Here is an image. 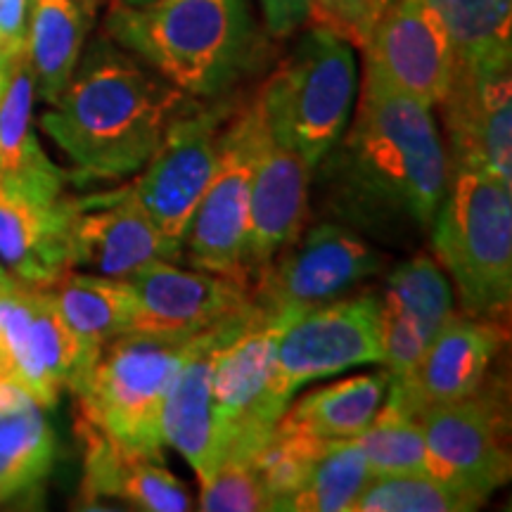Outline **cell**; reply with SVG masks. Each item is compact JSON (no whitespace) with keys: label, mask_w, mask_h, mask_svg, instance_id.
Instances as JSON below:
<instances>
[{"label":"cell","mask_w":512,"mask_h":512,"mask_svg":"<svg viewBox=\"0 0 512 512\" xmlns=\"http://www.w3.org/2000/svg\"><path fill=\"white\" fill-rule=\"evenodd\" d=\"M235 316L200 332L195 349L185 358L164 396L159 415L164 444L174 446L188 460L200 484H207L221 463L219 434L211 411V354Z\"/></svg>","instance_id":"cell-21"},{"label":"cell","mask_w":512,"mask_h":512,"mask_svg":"<svg viewBox=\"0 0 512 512\" xmlns=\"http://www.w3.org/2000/svg\"><path fill=\"white\" fill-rule=\"evenodd\" d=\"M19 57V55H17ZM12 62H15V57H10L5 53L3 48H0V95L5 91V83H8V76H10V69H12Z\"/></svg>","instance_id":"cell-38"},{"label":"cell","mask_w":512,"mask_h":512,"mask_svg":"<svg viewBox=\"0 0 512 512\" xmlns=\"http://www.w3.org/2000/svg\"><path fill=\"white\" fill-rule=\"evenodd\" d=\"M12 283H15V278H10V275L5 273L3 268H0V292H3V290H8V287H10Z\"/></svg>","instance_id":"cell-39"},{"label":"cell","mask_w":512,"mask_h":512,"mask_svg":"<svg viewBox=\"0 0 512 512\" xmlns=\"http://www.w3.org/2000/svg\"><path fill=\"white\" fill-rule=\"evenodd\" d=\"M91 358L57 313L46 287L15 280L0 292V382L55 408L91 368Z\"/></svg>","instance_id":"cell-11"},{"label":"cell","mask_w":512,"mask_h":512,"mask_svg":"<svg viewBox=\"0 0 512 512\" xmlns=\"http://www.w3.org/2000/svg\"><path fill=\"white\" fill-rule=\"evenodd\" d=\"M384 266V256L354 228L323 221L299 233L249 285L266 316L292 320L344 297Z\"/></svg>","instance_id":"cell-8"},{"label":"cell","mask_w":512,"mask_h":512,"mask_svg":"<svg viewBox=\"0 0 512 512\" xmlns=\"http://www.w3.org/2000/svg\"><path fill=\"white\" fill-rule=\"evenodd\" d=\"M392 0H309L311 27L328 29L332 34L363 50L375 24Z\"/></svg>","instance_id":"cell-34"},{"label":"cell","mask_w":512,"mask_h":512,"mask_svg":"<svg viewBox=\"0 0 512 512\" xmlns=\"http://www.w3.org/2000/svg\"><path fill=\"white\" fill-rule=\"evenodd\" d=\"M235 110L230 95L219 100H188L166 126L143 174L131 183L138 202L171 245L183 249L197 202L216 174L223 126Z\"/></svg>","instance_id":"cell-9"},{"label":"cell","mask_w":512,"mask_h":512,"mask_svg":"<svg viewBox=\"0 0 512 512\" xmlns=\"http://www.w3.org/2000/svg\"><path fill=\"white\" fill-rule=\"evenodd\" d=\"M311 183L313 169L302 152L275 136L266 119L261 121L249 190L245 254L249 285L304 230Z\"/></svg>","instance_id":"cell-18"},{"label":"cell","mask_w":512,"mask_h":512,"mask_svg":"<svg viewBox=\"0 0 512 512\" xmlns=\"http://www.w3.org/2000/svg\"><path fill=\"white\" fill-rule=\"evenodd\" d=\"M373 472L356 439H330L287 501L290 512H351Z\"/></svg>","instance_id":"cell-29"},{"label":"cell","mask_w":512,"mask_h":512,"mask_svg":"<svg viewBox=\"0 0 512 512\" xmlns=\"http://www.w3.org/2000/svg\"><path fill=\"white\" fill-rule=\"evenodd\" d=\"M363 55V79L408 95L425 107H439L456 72L451 34L427 0H392Z\"/></svg>","instance_id":"cell-15"},{"label":"cell","mask_w":512,"mask_h":512,"mask_svg":"<svg viewBox=\"0 0 512 512\" xmlns=\"http://www.w3.org/2000/svg\"><path fill=\"white\" fill-rule=\"evenodd\" d=\"M432 247L467 316L496 318L512 299V183L472 166L448 169Z\"/></svg>","instance_id":"cell-5"},{"label":"cell","mask_w":512,"mask_h":512,"mask_svg":"<svg viewBox=\"0 0 512 512\" xmlns=\"http://www.w3.org/2000/svg\"><path fill=\"white\" fill-rule=\"evenodd\" d=\"M503 347V325L494 318L451 313L411 373L389 377L387 401L403 413L453 403L475 394Z\"/></svg>","instance_id":"cell-17"},{"label":"cell","mask_w":512,"mask_h":512,"mask_svg":"<svg viewBox=\"0 0 512 512\" xmlns=\"http://www.w3.org/2000/svg\"><path fill=\"white\" fill-rule=\"evenodd\" d=\"M31 399L27 392H22V389L17 387V384H10V382H0V413L8 411V408H15L19 406L22 401Z\"/></svg>","instance_id":"cell-37"},{"label":"cell","mask_w":512,"mask_h":512,"mask_svg":"<svg viewBox=\"0 0 512 512\" xmlns=\"http://www.w3.org/2000/svg\"><path fill=\"white\" fill-rule=\"evenodd\" d=\"M0 259L17 280L46 287L69 268L67 195L36 202L0 188Z\"/></svg>","instance_id":"cell-24"},{"label":"cell","mask_w":512,"mask_h":512,"mask_svg":"<svg viewBox=\"0 0 512 512\" xmlns=\"http://www.w3.org/2000/svg\"><path fill=\"white\" fill-rule=\"evenodd\" d=\"M34 95V74L22 53L0 95V188L36 202H57L72 174L50 162L38 143L31 126Z\"/></svg>","instance_id":"cell-23"},{"label":"cell","mask_w":512,"mask_h":512,"mask_svg":"<svg viewBox=\"0 0 512 512\" xmlns=\"http://www.w3.org/2000/svg\"><path fill=\"white\" fill-rule=\"evenodd\" d=\"M479 505L432 472L382 475L368 482L351 512H463Z\"/></svg>","instance_id":"cell-32"},{"label":"cell","mask_w":512,"mask_h":512,"mask_svg":"<svg viewBox=\"0 0 512 512\" xmlns=\"http://www.w3.org/2000/svg\"><path fill=\"white\" fill-rule=\"evenodd\" d=\"M55 434L34 399L0 413V501L41 484L55 463Z\"/></svg>","instance_id":"cell-28"},{"label":"cell","mask_w":512,"mask_h":512,"mask_svg":"<svg viewBox=\"0 0 512 512\" xmlns=\"http://www.w3.org/2000/svg\"><path fill=\"white\" fill-rule=\"evenodd\" d=\"M105 34L192 100L226 98L264 53L249 0H112Z\"/></svg>","instance_id":"cell-3"},{"label":"cell","mask_w":512,"mask_h":512,"mask_svg":"<svg viewBox=\"0 0 512 512\" xmlns=\"http://www.w3.org/2000/svg\"><path fill=\"white\" fill-rule=\"evenodd\" d=\"M197 339L200 332L162 335L136 330L112 339L69 389L76 399V420L124 451L162 458L159 415L164 396Z\"/></svg>","instance_id":"cell-4"},{"label":"cell","mask_w":512,"mask_h":512,"mask_svg":"<svg viewBox=\"0 0 512 512\" xmlns=\"http://www.w3.org/2000/svg\"><path fill=\"white\" fill-rule=\"evenodd\" d=\"M95 12L83 0H34L31 3L27 53L38 98L48 105L60 98L81 60L83 43Z\"/></svg>","instance_id":"cell-26"},{"label":"cell","mask_w":512,"mask_h":512,"mask_svg":"<svg viewBox=\"0 0 512 512\" xmlns=\"http://www.w3.org/2000/svg\"><path fill=\"white\" fill-rule=\"evenodd\" d=\"M389 389V373L356 375L313 389L280 415L316 439H356L380 411Z\"/></svg>","instance_id":"cell-27"},{"label":"cell","mask_w":512,"mask_h":512,"mask_svg":"<svg viewBox=\"0 0 512 512\" xmlns=\"http://www.w3.org/2000/svg\"><path fill=\"white\" fill-rule=\"evenodd\" d=\"M325 209L380 240L430 233L448 185L432 107L363 79L354 124L313 169Z\"/></svg>","instance_id":"cell-1"},{"label":"cell","mask_w":512,"mask_h":512,"mask_svg":"<svg viewBox=\"0 0 512 512\" xmlns=\"http://www.w3.org/2000/svg\"><path fill=\"white\" fill-rule=\"evenodd\" d=\"M290 320L266 316L249 302L228 323L211 354V411L221 460L256 453L287 411L278 377V335Z\"/></svg>","instance_id":"cell-7"},{"label":"cell","mask_w":512,"mask_h":512,"mask_svg":"<svg viewBox=\"0 0 512 512\" xmlns=\"http://www.w3.org/2000/svg\"><path fill=\"white\" fill-rule=\"evenodd\" d=\"M46 290L64 325L91 358L133 328L136 294L128 280L64 271Z\"/></svg>","instance_id":"cell-25"},{"label":"cell","mask_w":512,"mask_h":512,"mask_svg":"<svg viewBox=\"0 0 512 512\" xmlns=\"http://www.w3.org/2000/svg\"><path fill=\"white\" fill-rule=\"evenodd\" d=\"M197 508L204 512H261L271 510V503L252 460L226 458L216 467L209 482L202 484Z\"/></svg>","instance_id":"cell-33"},{"label":"cell","mask_w":512,"mask_h":512,"mask_svg":"<svg viewBox=\"0 0 512 512\" xmlns=\"http://www.w3.org/2000/svg\"><path fill=\"white\" fill-rule=\"evenodd\" d=\"M136 294V316L131 332H162V335H197L214 328L242 309L252 297L238 280L192 268L157 261L128 278Z\"/></svg>","instance_id":"cell-19"},{"label":"cell","mask_w":512,"mask_h":512,"mask_svg":"<svg viewBox=\"0 0 512 512\" xmlns=\"http://www.w3.org/2000/svg\"><path fill=\"white\" fill-rule=\"evenodd\" d=\"M430 472L472 498L479 508L510 479L508 418L501 389H486L415 415Z\"/></svg>","instance_id":"cell-12"},{"label":"cell","mask_w":512,"mask_h":512,"mask_svg":"<svg viewBox=\"0 0 512 512\" xmlns=\"http://www.w3.org/2000/svg\"><path fill=\"white\" fill-rule=\"evenodd\" d=\"M69 268L128 280L157 261H178L181 249L171 245L138 202L131 183L67 195Z\"/></svg>","instance_id":"cell-14"},{"label":"cell","mask_w":512,"mask_h":512,"mask_svg":"<svg viewBox=\"0 0 512 512\" xmlns=\"http://www.w3.org/2000/svg\"><path fill=\"white\" fill-rule=\"evenodd\" d=\"M83 3H86L93 12H98V8H100L102 3H105V0H83Z\"/></svg>","instance_id":"cell-41"},{"label":"cell","mask_w":512,"mask_h":512,"mask_svg":"<svg viewBox=\"0 0 512 512\" xmlns=\"http://www.w3.org/2000/svg\"><path fill=\"white\" fill-rule=\"evenodd\" d=\"M76 432L83 441V496L88 501L119 498L147 512L192 508L190 494L181 479L166 470L162 458L124 451L81 420H76Z\"/></svg>","instance_id":"cell-22"},{"label":"cell","mask_w":512,"mask_h":512,"mask_svg":"<svg viewBox=\"0 0 512 512\" xmlns=\"http://www.w3.org/2000/svg\"><path fill=\"white\" fill-rule=\"evenodd\" d=\"M451 313V285L432 256H413L389 273L380 297L382 366L389 377L411 373Z\"/></svg>","instance_id":"cell-20"},{"label":"cell","mask_w":512,"mask_h":512,"mask_svg":"<svg viewBox=\"0 0 512 512\" xmlns=\"http://www.w3.org/2000/svg\"><path fill=\"white\" fill-rule=\"evenodd\" d=\"M444 19L456 60L512 55V0H427Z\"/></svg>","instance_id":"cell-30"},{"label":"cell","mask_w":512,"mask_h":512,"mask_svg":"<svg viewBox=\"0 0 512 512\" xmlns=\"http://www.w3.org/2000/svg\"><path fill=\"white\" fill-rule=\"evenodd\" d=\"M275 358L287 399L320 377L382 363L380 297H339L299 313L280 330Z\"/></svg>","instance_id":"cell-13"},{"label":"cell","mask_w":512,"mask_h":512,"mask_svg":"<svg viewBox=\"0 0 512 512\" xmlns=\"http://www.w3.org/2000/svg\"><path fill=\"white\" fill-rule=\"evenodd\" d=\"M373 477L430 472L427 446L420 422L403 413L392 401L380 406L373 422L356 437Z\"/></svg>","instance_id":"cell-31"},{"label":"cell","mask_w":512,"mask_h":512,"mask_svg":"<svg viewBox=\"0 0 512 512\" xmlns=\"http://www.w3.org/2000/svg\"><path fill=\"white\" fill-rule=\"evenodd\" d=\"M444 112L451 166L484 169L512 183V79L510 55L456 60Z\"/></svg>","instance_id":"cell-16"},{"label":"cell","mask_w":512,"mask_h":512,"mask_svg":"<svg viewBox=\"0 0 512 512\" xmlns=\"http://www.w3.org/2000/svg\"><path fill=\"white\" fill-rule=\"evenodd\" d=\"M124 5H133V8H140V5H147L152 3V0H121Z\"/></svg>","instance_id":"cell-40"},{"label":"cell","mask_w":512,"mask_h":512,"mask_svg":"<svg viewBox=\"0 0 512 512\" xmlns=\"http://www.w3.org/2000/svg\"><path fill=\"white\" fill-rule=\"evenodd\" d=\"M264 12L266 29L273 36H292L309 17V0H259Z\"/></svg>","instance_id":"cell-36"},{"label":"cell","mask_w":512,"mask_h":512,"mask_svg":"<svg viewBox=\"0 0 512 512\" xmlns=\"http://www.w3.org/2000/svg\"><path fill=\"white\" fill-rule=\"evenodd\" d=\"M356 88L354 46L328 29L311 27L256 88V100L268 128L316 169L347 131Z\"/></svg>","instance_id":"cell-6"},{"label":"cell","mask_w":512,"mask_h":512,"mask_svg":"<svg viewBox=\"0 0 512 512\" xmlns=\"http://www.w3.org/2000/svg\"><path fill=\"white\" fill-rule=\"evenodd\" d=\"M31 3L34 0H0V48L10 57L24 53Z\"/></svg>","instance_id":"cell-35"},{"label":"cell","mask_w":512,"mask_h":512,"mask_svg":"<svg viewBox=\"0 0 512 512\" xmlns=\"http://www.w3.org/2000/svg\"><path fill=\"white\" fill-rule=\"evenodd\" d=\"M261 121L264 117L256 93L252 100L235 105V110L230 112L223 126L219 166L202 200L192 211L181 249V259L188 261L192 268L226 275L247 287L249 190H252Z\"/></svg>","instance_id":"cell-10"},{"label":"cell","mask_w":512,"mask_h":512,"mask_svg":"<svg viewBox=\"0 0 512 512\" xmlns=\"http://www.w3.org/2000/svg\"><path fill=\"white\" fill-rule=\"evenodd\" d=\"M188 100L136 55L102 36L76 64L41 126L74 164L76 181L119 183L143 169Z\"/></svg>","instance_id":"cell-2"}]
</instances>
